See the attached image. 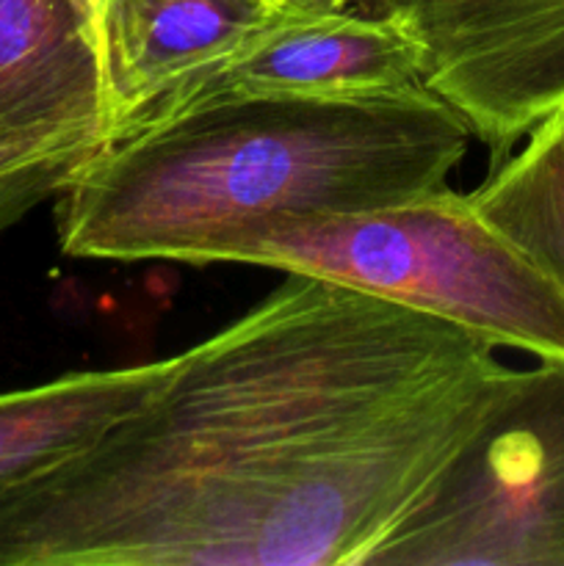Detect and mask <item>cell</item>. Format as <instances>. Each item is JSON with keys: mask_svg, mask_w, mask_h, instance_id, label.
<instances>
[{"mask_svg": "<svg viewBox=\"0 0 564 566\" xmlns=\"http://www.w3.org/2000/svg\"><path fill=\"white\" fill-rule=\"evenodd\" d=\"M363 566H564V363L512 368Z\"/></svg>", "mask_w": 564, "mask_h": 566, "instance_id": "277c9868", "label": "cell"}, {"mask_svg": "<svg viewBox=\"0 0 564 566\" xmlns=\"http://www.w3.org/2000/svg\"><path fill=\"white\" fill-rule=\"evenodd\" d=\"M412 86H424V48L396 11L291 0L224 55L171 83L127 127L224 97H359Z\"/></svg>", "mask_w": 564, "mask_h": 566, "instance_id": "8992f818", "label": "cell"}, {"mask_svg": "<svg viewBox=\"0 0 564 566\" xmlns=\"http://www.w3.org/2000/svg\"><path fill=\"white\" fill-rule=\"evenodd\" d=\"M523 142L498 160L470 202L564 291V108Z\"/></svg>", "mask_w": 564, "mask_h": 566, "instance_id": "30bf717a", "label": "cell"}, {"mask_svg": "<svg viewBox=\"0 0 564 566\" xmlns=\"http://www.w3.org/2000/svg\"><path fill=\"white\" fill-rule=\"evenodd\" d=\"M424 48V86L506 155L564 108V0H390Z\"/></svg>", "mask_w": 564, "mask_h": 566, "instance_id": "5b68a950", "label": "cell"}, {"mask_svg": "<svg viewBox=\"0 0 564 566\" xmlns=\"http://www.w3.org/2000/svg\"><path fill=\"white\" fill-rule=\"evenodd\" d=\"M269 6H285L291 3V0H265ZM315 3H330V6H352L354 0H315Z\"/></svg>", "mask_w": 564, "mask_h": 566, "instance_id": "4fadbf2b", "label": "cell"}, {"mask_svg": "<svg viewBox=\"0 0 564 566\" xmlns=\"http://www.w3.org/2000/svg\"><path fill=\"white\" fill-rule=\"evenodd\" d=\"M169 359L75 370L44 385L0 392V506L31 475L88 446L130 412L169 370Z\"/></svg>", "mask_w": 564, "mask_h": 566, "instance_id": "9c48e42d", "label": "cell"}, {"mask_svg": "<svg viewBox=\"0 0 564 566\" xmlns=\"http://www.w3.org/2000/svg\"><path fill=\"white\" fill-rule=\"evenodd\" d=\"M105 144L100 130L0 138V232L66 186L77 166Z\"/></svg>", "mask_w": 564, "mask_h": 566, "instance_id": "8fae6325", "label": "cell"}, {"mask_svg": "<svg viewBox=\"0 0 564 566\" xmlns=\"http://www.w3.org/2000/svg\"><path fill=\"white\" fill-rule=\"evenodd\" d=\"M61 130L105 136L97 53L70 0H0V138Z\"/></svg>", "mask_w": 564, "mask_h": 566, "instance_id": "ba28073f", "label": "cell"}, {"mask_svg": "<svg viewBox=\"0 0 564 566\" xmlns=\"http://www.w3.org/2000/svg\"><path fill=\"white\" fill-rule=\"evenodd\" d=\"M470 138L426 86L213 99L94 149L55 193V235L81 260L213 265L221 247L260 227L442 188Z\"/></svg>", "mask_w": 564, "mask_h": 566, "instance_id": "7a4b0ae2", "label": "cell"}, {"mask_svg": "<svg viewBox=\"0 0 564 566\" xmlns=\"http://www.w3.org/2000/svg\"><path fill=\"white\" fill-rule=\"evenodd\" d=\"M509 374L476 332L285 274L6 497L0 566H363Z\"/></svg>", "mask_w": 564, "mask_h": 566, "instance_id": "6da1fadb", "label": "cell"}, {"mask_svg": "<svg viewBox=\"0 0 564 566\" xmlns=\"http://www.w3.org/2000/svg\"><path fill=\"white\" fill-rule=\"evenodd\" d=\"M75 9L77 20H81L83 31H86L88 44L94 48L97 59H103L105 48V11H108V0H70Z\"/></svg>", "mask_w": 564, "mask_h": 566, "instance_id": "7c38bea8", "label": "cell"}, {"mask_svg": "<svg viewBox=\"0 0 564 566\" xmlns=\"http://www.w3.org/2000/svg\"><path fill=\"white\" fill-rule=\"evenodd\" d=\"M265 0H108L100 59L105 142L119 136L171 83L236 48L271 11Z\"/></svg>", "mask_w": 564, "mask_h": 566, "instance_id": "52a82bcc", "label": "cell"}, {"mask_svg": "<svg viewBox=\"0 0 564 566\" xmlns=\"http://www.w3.org/2000/svg\"><path fill=\"white\" fill-rule=\"evenodd\" d=\"M213 263L310 274L435 315L540 363H564V291L448 186L404 202L260 227Z\"/></svg>", "mask_w": 564, "mask_h": 566, "instance_id": "3957f363", "label": "cell"}]
</instances>
